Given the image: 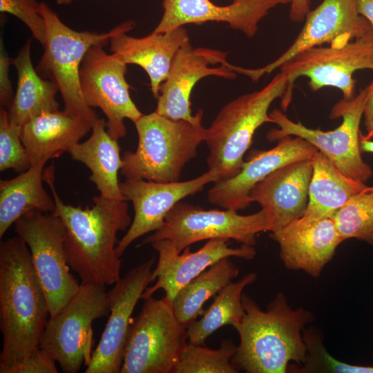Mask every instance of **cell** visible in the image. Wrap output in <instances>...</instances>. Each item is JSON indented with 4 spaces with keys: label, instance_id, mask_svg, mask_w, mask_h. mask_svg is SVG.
I'll use <instances>...</instances> for the list:
<instances>
[{
    "label": "cell",
    "instance_id": "cell-34",
    "mask_svg": "<svg viewBox=\"0 0 373 373\" xmlns=\"http://www.w3.org/2000/svg\"><path fill=\"white\" fill-rule=\"evenodd\" d=\"M38 0H0L1 13L10 14L20 19L44 47L46 42L45 21L39 12Z\"/></svg>",
    "mask_w": 373,
    "mask_h": 373
},
{
    "label": "cell",
    "instance_id": "cell-27",
    "mask_svg": "<svg viewBox=\"0 0 373 373\" xmlns=\"http://www.w3.org/2000/svg\"><path fill=\"white\" fill-rule=\"evenodd\" d=\"M308 204L301 217L307 221L329 217L349 200L367 190L365 183L343 174L321 152L312 157Z\"/></svg>",
    "mask_w": 373,
    "mask_h": 373
},
{
    "label": "cell",
    "instance_id": "cell-32",
    "mask_svg": "<svg viewBox=\"0 0 373 373\" xmlns=\"http://www.w3.org/2000/svg\"><path fill=\"white\" fill-rule=\"evenodd\" d=\"M330 217L343 241L355 238L373 247V190L369 186Z\"/></svg>",
    "mask_w": 373,
    "mask_h": 373
},
{
    "label": "cell",
    "instance_id": "cell-19",
    "mask_svg": "<svg viewBox=\"0 0 373 373\" xmlns=\"http://www.w3.org/2000/svg\"><path fill=\"white\" fill-rule=\"evenodd\" d=\"M317 151L313 144L300 137H283L274 148L258 151L244 162L234 176L215 182L208 191L207 199L225 209H244L251 203L249 195L256 184L283 166L312 159Z\"/></svg>",
    "mask_w": 373,
    "mask_h": 373
},
{
    "label": "cell",
    "instance_id": "cell-15",
    "mask_svg": "<svg viewBox=\"0 0 373 373\" xmlns=\"http://www.w3.org/2000/svg\"><path fill=\"white\" fill-rule=\"evenodd\" d=\"M372 28L358 13L357 0H323L314 10L308 12L301 31L279 57L260 68L241 67L240 73L258 81L302 51L325 43L333 47L343 46Z\"/></svg>",
    "mask_w": 373,
    "mask_h": 373
},
{
    "label": "cell",
    "instance_id": "cell-30",
    "mask_svg": "<svg viewBox=\"0 0 373 373\" xmlns=\"http://www.w3.org/2000/svg\"><path fill=\"white\" fill-rule=\"evenodd\" d=\"M256 279V274L251 272L224 287L214 296L213 303L202 317L186 327L189 343L204 344L208 337L224 326H232L236 329L245 315L242 302L243 290Z\"/></svg>",
    "mask_w": 373,
    "mask_h": 373
},
{
    "label": "cell",
    "instance_id": "cell-16",
    "mask_svg": "<svg viewBox=\"0 0 373 373\" xmlns=\"http://www.w3.org/2000/svg\"><path fill=\"white\" fill-rule=\"evenodd\" d=\"M227 52L219 50L193 48L190 41L176 53L167 78L161 85L157 113L167 118L196 122L203 116L202 109L192 115L191 94L195 84L207 76L233 79L235 66L227 61Z\"/></svg>",
    "mask_w": 373,
    "mask_h": 373
},
{
    "label": "cell",
    "instance_id": "cell-40",
    "mask_svg": "<svg viewBox=\"0 0 373 373\" xmlns=\"http://www.w3.org/2000/svg\"><path fill=\"white\" fill-rule=\"evenodd\" d=\"M359 146L361 152L373 153V140L365 139L363 134L361 132L359 135Z\"/></svg>",
    "mask_w": 373,
    "mask_h": 373
},
{
    "label": "cell",
    "instance_id": "cell-10",
    "mask_svg": "<svg viewBox=\"0 0 373 373\" xmlns=\"http://www.w3.org/2000/svg\"><path fill=\"white\" fill-rule=\"evenodd\" d=\"M280 68L287 79L280 102L283 112L292 100L295 81L303 76L309 79L312 91L327 86L335 87L343 93V99H351L356 95L354 72L373 70V28L343 46H318L308 48L294 55Z\"/></svg>",
    "mask_w": 373,
    "mask_h": 373
},
{
    "label": "cell",
    "instance_id": "cell-8",
    "mask_svg": "<svg viewBox=\"0 0 373 373\" xmlns=\"http://www.w3.org/2000/svg\"><path fill=\"white\" fill-rule=\"evenodd\" d=\"M187 339L172 303L164 296L144 299L129 329L120 373H172Z\"/></svg>",
    "mask_w": 373,
    "mask_h": 373
},
{
    "label": "cell",
    "instance_id": "cell-23",
    "mask_svg": "<svg viewBox=\"0 0 373 373\" xmlns=\"http://www.w3.org/2000/svg\"><path fill=\"white\" fill-rule=\"evenodd\" d=\"M127 32H120L110 39L111 51L126 64H136L145 70L151 92L157 99L176 53L189 41L187 30L180 26L163 33L152 32L140 38L128 36Z\"/></svg>",
    "mask_w": 373,
    "mask_h": 373
},
{
    "label": "cell",
    "instance_id": "cell-38",
    "mask_svg": "<svg viewBox=\"0 0 373 373\" xmlns=\"http://www.w3.org/2000/svg\"><path fill=\"white\" fill-rule=\"evenodd\" d=\"M357 10L373 28V0H357Z\"/></svg>",
    "mask_w": 373,
    "mask_h": 373
},
{
    "label": "cell",
    "instance_id": "cell-29",
    "mask_svg": "<svg viewBox=\"0 0 373 373\" xmlns=\"http://www.w3.org/2000/svg\"><path fill=\"white\" fill-rule=\"evenodd\" d=\"M239 274V269L230 260L224 258L212 265L183 287L173 303L178 321L187 327L204 312V303L214 297Z\"/></svg>",
    "mask_w": 373,
    "mask_h": 373
},
{
    "label": "cell",
    "instance_id": "cell-9",
    "mask_svg": "<svg viewBox=\"0 0 373 373\" xmlns=\"http://www.w3.org/2000/svg\"><path fill=\"white\" fill-rule=\"evenodd\" d=\"M105 285L81 283L63 308L47 321L40 348L64 373H76L92 353V323L109 314Z\"/></svg>",
    "mask_w": 373,
    "mask_h": 373
},
{
    "label": "cell",
    "instance_id": "cell-14",
    "mask_svg": "<svg viewBox=\"0 0 373 373\" xmlns=\"http://www.w3.org/2000/svg\"><path fill=\"white\" fill-rule=\"evenodd\" d=\"M155 258L131 268L107 292L109 316L85 373H120L133 310L153 282Z\"/></svg>",
    "mask_w": 373,
    "mask_h": 373
},
{
    "label": "cell",
    "instance_id": "cell-26",
    "mask_svg": "<svg viewBox=\"0 0 373 373\" xmlns=\"http://www.w3.org/2000/svg\"><path fill=\"white\" fill-rule=\"evenodd\" d=\"M17 71V86L11 106L7 111L9 121L22 126L32 118L59 109L58 91L50 80L41 77L31 59V40H28L13 59Z\"/></svg>",
    "mask_w": 373,
    "mask_h": 373
},
{
    "label": "cell",
    "instance_id": "cell-11",
    "mask_svg": "<svg viewBox=\"0 0 373 373\" xmlns=\"http://www.w3.org/2000/svg\"><path fill=\"white\" fill-rule=\"evenodd\" d=\"M265 231H270V224L264 209L240 215L233 209L205 210L180 201L167 213L162 226L142 244L167 239L179 253L195 242L216 238L233 239L254 246L257 235Z\"/></svg>",
    "mask_w": 373,
    "mask_h": 373
},
{
    "label": "cell",
    "instance_id": "cell-18",
    "mask_svg": "<svg viewBox=\"0 0 373 373\" xmlns=\"http://www.w3.org/2000/svg\"><path fill=\"white\" fill-rule=\"evenodd\" d=\"M229 239L209 240L200 249L191 251L186 247L181 254L167 239L151 242L158 254V261L152 271V278L155 283L143 292L141 298L146 299L162 289L164 297L173 303L178 291L204 270L220 260L227 257H238L253 260L256 254L254 246L241 244L238 247H229Z\"/></svg>",
    "mask_w": 373,
    "mask_h": 373
},
{
    "label": "cell",
    "instance_id": "cell-7",
    "mask_svg": "<svg viewBox=\"0 0 373 373\" xmlns=\"http://www.w3.org/2000/svg\"><path fill=\"white\" fill-rule=\"evenodd\" d=\"M367 99L366 87L352 99H342L337 102L329 117H342L343 122L329 131L307 128L289 119L282 111L274 109L269 113V117L279 128L269 130L266 137L272 142L287 136L300 137L313 144L343 174L365 183L373 174L371 166L363 161L359 146L360 123Z\"/></svg>",
    "mask_w": 373,
    "mask_h": 373
},
{
    "label": "cell",
    "instance_id": "cell-36",
    "mask_svg": "<svg viewBox=\"0 0 373 373\" xmlns=\"http://www.w3.org/2000/svg\"><path fill=\"white\" fill-rule=\"evenodd\" d=\"M13 59L7 53L2 37L0 41V104L4 107L11 106L14 95L9 77V70Z\"/></svg>",
    "mask_w": 373,
    "mask_h": 373
},
{
    "label": "cell",
    "instance_id": "cell-21",
    "mask_svg": "<svg viewBox=\"0 0 373 373\" xmlns=\"http://www.w3.org/2000/svg\"><path fill=\"white\" fill-rule=\"evenodd\" d=\"M280 249V258L290 270L305 271L314 278L321 276L344 242L332 218L307 221L301 218L271 232Z\"/></svg>",
    "mask_w": 373,
    "mask_h": 373
},
{
    "label": "cell",
    "instance_id": "cell-37",
    "mask_svg": "<svg viewBox=\"0 0 373 373\" xmlns=\"http://www.w3.org/2000/svg\"><path fill=\"white\" fill-rule=\"evenodd\" d=\"M310 0H291L289 19L294 22L305 21L309 10Z\"/></svg>",
    "mask_w": 373,
    "mask_h": 373
},
{
    "label": "cell",
    "instance_id": "cell-3",
    "mask_svg": "<svg viewBox=\"0 0 373 373\" xmlns=\"http://www.w3.org/2000/svg\"><path fill=\"white\" fill-rule=\"evenodd\" d=\"M245 315L236 329L240 338L231 362L247 373H286L291 363L303 364L307 358L303 331L314 321L303 307L291 308L283 292L266 310L242 294Z\"/></svg>",
    "mask_w": 373,
    "mask_h": 373
},
{
    "label": "cell",
    "instance_id": "cell-6",
    "mask_svg": "<svg viewBox=\"0 0 373 373\" xmlns=\"http://www.w3.org/2000/svg\"><path fill=\"white\" fill-rule=\"evenodd\" d=\"M287 84V76L280 71L262 89L227 104L206 128L207 166L209 170L220 173L221 180L240 171L256 131L264 123H273L269 108L275 99L283 97Z\"/></svg>",
    "mask_w": 373,
    "mask_h": 373
},
{
    "label": "cell",
    "instance_id": "cell-35",
    "mask_svg": "<svg viewBox=\"0 0 373 373\" xmlns=\"http://www.w3.org/2000/svg\"><path fill=\"white\" fill-rule=\"evenodd\" d=\"M56 361L39 348L32 355L22 361L11 373H57Z\"/></svg>",
    "mask_w": 373,
    "mask_h": 373
},
{
    "label": "cell",
    "instance_id": "cell-2",
    "mask_svg": "<svg viewBox=\"0 0 373 373\" xmlns=\"http://www.w3.org/2000/svg\"><path fill=\"white\" fill-rule=\"evenodd\" d=\"M50 315L30 252L18 236L0 244V373H11L40 348Z\"/></svg>",
    "mask_w": 373,
    "mask_h": 373
},
{
    "label": "cell",
    "instance_id": "cell-20",
    "mask_svg": "<svg viewBox=\"0 0 373 373\" xmlns=\"http://www.w3.org/2000/svg\"><path fill=\"white\" fill-rule=\"evenodd\" d=\"M290 1L233 0L228 6H220L210 0H163V15L153 32L163 33L189 23L217 21L252 37L270 10Z\"/></svg>",
    "mask_w": 373,
    "mask_h": 373
},
{
    "label": "cell",
    "instance_id": "cell-24",
    "mask_svg": "<svg viewBox=\"0 0 373 373\" xmlns=\"http://www.w3.org/2000/svg\"><path fill=\"white\" fill-rule=\"evenodd\" d=\"M91 128L89 122L64 110L46 112L32 118L21 129V141L30 165L47 162L68 152Z\"/></svg>",
    "mask_w": 373,
    "mask_h": 373
},
{
    "label": "cell",
    "instance_id": "cell-42",
    "mask_svg": "<svg viewBox=\"0 0 373 373\" xmlns=\"http://www.w3.org/2000/svg\"><path fill=\"white\" fill-rule=\"evenodd\" d=\"M75 0H56V3L58 5H68Z\"/></svg>",
    "mask_w": 373,
    "mask_h": 373
},
{
    "label": "cell",
    "instance_id": "cell-1",
    "mask_svg": "<svg viewBox=\"0 0 373 373\" xmlns=\"http://www.w3.org/2000/svg\"><path fill=\"white\" fill-rule=\"evenodd\" d=\"M44 180L55 202L53 213L65 227L64 249L67 263L82 283L115 284L120 278L121 260L115 251L117 233L131 225L126 201L94 196L92 207L65 204L55 187L53 164L44 169Z\"/></svg>",
    "mask_w": 373,
    "mask_h": 373
},
{
    "label": "cell",
    "instance_id": "cell-28",
    "mask_svg": "<svg viewBox=\"0 0 373 373\" xmlns=\"http://www.w3.org/2000/svg\"><path fill=\"white\" fill-rule=\"evenodd\" d=\"M31 166L17 177L0 182V238L22 216L31 211L51 213L55 202L43 186L44 165Z\"/></svg>",
    "mask_w": 373,
    "mask_h": 373
},
{
    "label": "cell",
    "instance_id": "cell-31",
    "mask_svg": "<svg viewBox=\"0 0 373 373\" xmlns=\"http://www.w3.org/2000/svg\"><path fill=\"white\" fill-rule=\"evenodd\" d=\"M236 349L231 339L223 340L218 349L186 343L172 373H237L231 362Z\"/></svg>",
    "mask_w": 373,
    "mask_h": 373
},
{
    "label": "cell",
    "instance_id": "cell-43",
    "mask_svg": "<svg viewBox=\"0 0 373 373\" xmlns=\"http://www.w3.org/2000/svg\"><path fill=\"white\" fill-rule=\"evenodd\" d=\"M369 189L373 190V186H369Z\"/></svg>",
    "mask_w": 373,
    "mask_h": 373
},
{
    "label": "cell",
    "instance_id": "cell-41",
    "mask_svg": "<svg viewBox=\"0 0 373 373\" xmlns=\"http://www.w3.org/2000/svg\"><path fill=\"white\" fill-rule=\"evenodd\" d=\"M367 133L364 135L365 139L373 138V120L365 122Z\"/></svg>",
    "mask_w": 373,
    "mask_h": 373
},
{
    "label": "cell",
    "instance_id": "cell-4",
    "mask_svg": "<svg viewBox=\"0 0 373 373\" xmlns=\"http://www.w3.org/2000/svg\"><path fill=\"white\" fill-rule=\"evenodd\" d=\"M203 116L196 122L173 120L156 112L143 115L135 124V151L124 153L121 174L126 178L157 182H178L185 164L204 141Z\"/></svg>",
    "mask_w": 373,
    "mask_h": 373
},
{
    "label": "cell",
    "instance_id": "cell-5",
    "mask_svg": "<svg viewBox=\"0 0 373 373\" xmlns=\"http://www.w3.org/2000/svg\"><path fill=\"white\" fill-rule=\"evenodd\" d=\"M39 12L46 23V42L35 69L41 77L56 86L66 113L93 124L98 116L86 103L79 84L83 59L90 47L97 44L106 46L115 35L133 29L135 22L127 20L104 33L77 31L63 23L45 2H40Z\"/></svg>",
    "mask_w": 373,
    "mask_h": 373
},
{
    "label": "cell",
    "instance_id": "cell-33",
    "mask_svg": "<svg viewBox=\"0 0 373 373\" xmlns=\"http://www.w3.org/2000/svg\"><path fill=\"white\" fill-rule=\"evenodd\" d=\"M21 127L12 124L5 108L0 110V171L24 172L30 167L27 151L21 138Z\"/></svg>",
    "mask_w": 373,
    "mask_h": 373
},
{
    "label": "cell",
    "instance_id": "cell-25",
    "mask_svg": "<svg viewBox=\"0 0 373 373\" xmlns=\"http://www.w3.org/2000/svg\"><path fill=\"white\" fill-rule=\"evenodd\" d=\"M91 130L90 136L75 144L68 153L74 160L90 169L89 179L95 184L99 195L110 200L123 201L118 180V172L123 164L118 140L107 132L104 118H97Z\"/></svg>",
    "mask_w": 373,
    "mask_h": 373
},
{
    "label": "cell",
    "instance_id": "cell-17",
    "mask_svg": "<svg viewBox=\"0 0 373 373\" xmlns=\"http://www.w3.org/2000/svg\"><path fill=\"white\" fill-rule=\"evenodd\" d=\"M220 180L218 171L208 170L194 179L183 182H157L126 178L119 182L124 200L133 204L134 217L128 231L117 244V255L121 257L134 240L159 229L177 202L202 191L206 184Z\"/></svg>",
    "mask_w": 373,
    "mask_h": 373
},
{
    "label": "cell",
    "instance_id": "cell-39",
    "mask_svg": "<svg viewBox=\"0 0 373 373\" xmlns=\"http://www.w3.org/2000/svg\"><path fill=\"white\" fill-rule=\"evenodd\" d=\"M367 88V99L363 113L365 122L373 120V82Z\"/></svg>",
    "mask_w": 373,
    "mask_h": 373
},
{
    "label": "cell",
    "instance_id": "cell-13",
    "mask_svg": "<svg viewBox=\"0 0 373 373\" xmlns=\"http://www.w3.org/2000/svg\"><path fill=\"white\" fill-rule=\"evenodd\" d=\"M104 46L94 45L87 51L79 70V84L87 105L102 110L107 132L118 140L126 133L124 119L135 123L143 114L131 97L126 64L113 53L106 52Z\"/></svg>",
    "mask_w": 373,
    "mask_h": 373
},
{
    "label": "cell",
    "instance_id": "cell-22",
    "mask_svg": "<svg viewBox=\"0 0 373 373\" xmlns=\"http://www.w3.org/2000/svg\"><path fill=\"white\" fill-rule=\"evenodd\" d=\"M312 172V159L294 162L278 169L251 189L249 200L266 211L270 232L305 214Z\"/></svg>",
    "mask_w": 373,
    "mask_h": 373
},
{
    "label": "cell",
    "instance_id": "cell-12",
    "mask_svg": "<svg viewBox=\"0 0 373 373\" xmlns=\"http://www.w3.org/2000/svg\"><path fill=\"white\" fill-rule=\"evenodd\" d=\"M28 245L35 271L44 291L50 316L57 314L80 284L70 272L64 249L65 227L53 212L31 211L14 224Z\"/></svg>",
    "mask_w": 373,
    "mask_h": 373
}]
</instances>
